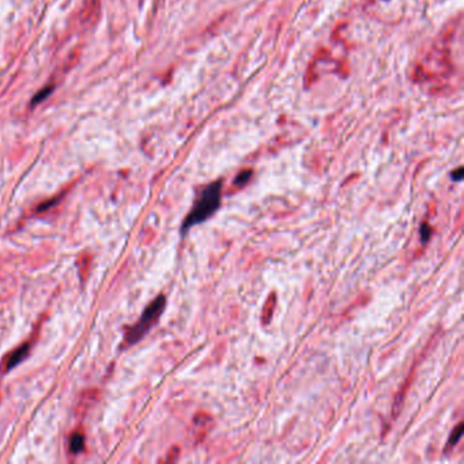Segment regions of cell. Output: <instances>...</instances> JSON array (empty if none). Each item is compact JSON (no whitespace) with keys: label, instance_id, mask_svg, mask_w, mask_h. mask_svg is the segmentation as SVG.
Wrapping results in <instances>:
<instances>
[{"label":"cell","instance_id":"8","mask_svg":"<svg viewBox=\"0 0 464 464\" xmlns=\"http://www.w3.org/2000/svg\"><path fill=\"white\" fill-rule=\"evenodd\" d=\"M452 178H453L455 181H460V180L463 178V169H461V168H459L456 173H452Z\"/></svg>","mask_w":464,"mask_h":464},{"label":"cell","instance_id":"6","mask_svg":"<svg viewBox=\"0 0 464 464\" xmlns=\"http://www.w3.org/2000/svg\"><path fill=\"white\" fill-rule=\"evenodd\" d=\"M252 172L251 170H245V172H241V173L235 178V184L236 185H244V184H247L248 180L251 178Z\"/></svg>","mask_w":464,"mask_h":464},{"label":"cell","instance_id":"4","mask_svg":"<svg viewBox=\"0 0 464 464\" xmlns=\"http://www.w3.org/2000/svg\"><path fill=\"white\" fill-rule=\"evenodd\" d=\"M85 447V438L81 433H75L69 440V451L72 453H79Z\"/></svg>","mask_w":464,"mask_h":464},{"label":"cell","instance_id":"7","mask_svg":"<svg viewBox=\"0 0 464 464\" xmlns=\"http://www.w3.org/2000/svg\"><path fill=\"white\" fill-rule=\"evenodd\" d=\"M419 233H421L422 243H428L430 239V236H432V227H430L429 225H426V223H422L421 227H419Z\"/></svg>","mask_w":464,"mask_h":464},{"label":"cell","instance_id":"5","mask_svg":"<svg viewBox=\"0 0 464 464\" xmlns=\"http://www.w3.org/2000/svg\"><path fill=\"white\" fill-rule=\"evenodd\" d=\"M463 436V423H459V425L456 426V429L453 430L449 436V440H448V445L449 447H453L456 444L459 443V440Z\"/></svg>","mask_w":464,"mask_h":464},{"label":"cell","instance_id":"1","mask_svg":"<svg viewBox=\"0 0 464 464\" xmlns=\"http://www.w3.org/2000/svg\"><path fill=\"white\" fill-rule=\"evenodd\" d=\"M221 189L222 182H211L210 185L200 192L199 198L194 204V207L184 219L181 226L182 233H187L188 230L194 226L199 225L202 222L207 221L208 218L213 217L221 206Z\"/></svg>","mask_w":464,"mask_h":464},{"label":"cell","instance_id":"2","mask_svg":"<svg viewBox=\"0 0 464 464\" xmlns=\"http://www.w3.org/2000/svg\"><path fill=\"white\" fill-rule=\"evenodd\" d=\"M166 305L165 295H158L147 308L144 309L142 316L136 321L134 327H131L126 335V343L128 346L135 344L156 326Z\"/></svg>","mask_w":464,"mask_h":464},{"label":"cell","instance_id":"3","mask_svg":"<svg viewBox=\"0 0 464 464\" xmlns=\"http://www.w3.org/2000/svg\"><path fill=\"white\" fill-rule=\"evenodd\" d=\"M29 354V344L25 343V344H22L21 347H18L17 350H14L9 357H7V360H6V369L5 372H10L11 369H14L17 365H19L22 361L25 360Z\"/></svg>","mask_w":464,"mask_h":464}]
</instances>
